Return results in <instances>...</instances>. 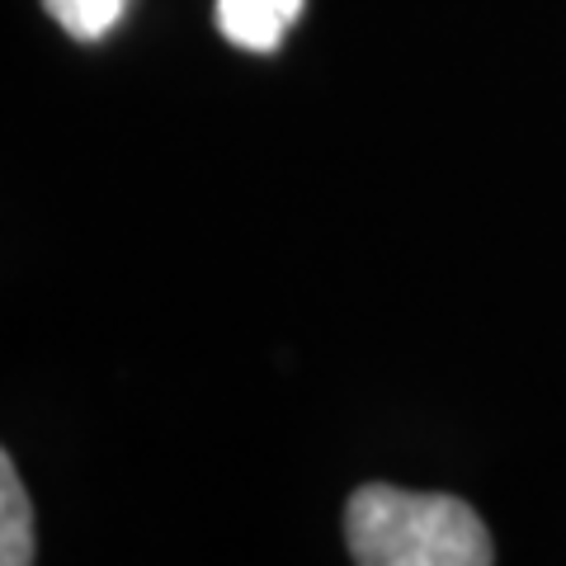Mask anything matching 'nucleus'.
Listing matches in <instances>:
<instances>
[{"instance_id":"1","label":"nucleus","mask_w":566,"mask_h":566,"mask_svg":"<svg viewBox=\"0 0 566 566\" xmlns=\"http://www.w3.org/2000/svg\"><path fill=\"white\" fill-rule=\"evenodd\" d=\"M354 566H491L495 547L482 515L458 495L359 486L345 510Z\"/></svg>"},{"instance_id":"2","label":"nucleus","mask_w":566,"mask_h":566,"mask_svg":"<svg viewBox=\"0 0 566 566\" xmlns=\"http://www.w3.org/2000/svg\"><path fill=\"white\" fill-rule=\"evenodd\" d=\"M303 0H218V29L237 48L251 52H274L283 33L293 29Z\"/></svg>"},{"instance_id":"3","label":"nucleus","mask_w":566,"mask_h":566,"mask_svg":"<svg viewBox=\"0 0 566 566\" xmlns=\"http://www.w3.org/2000/svg\"><path fill=\"white\" fill-rule=\"evenodd\" d=\"M0 566H33V505L10 453H0Z\"/></svg>"},{"instance_id":"4","label":"nucleus","mask_w":566,"mask_h":566,"mask_svg":"<svg viewBox=\"0 0 566 566\" xmlns=\"http://www.w3.org/2000/svg\"><path fill=\"white\" fill-rule=\"evenodd\" d=\"M43 6H48L52 20L71 33V39L95 43V39H104V33L123 20L128 0H43Z\"/></svg>"}]
</instances>
